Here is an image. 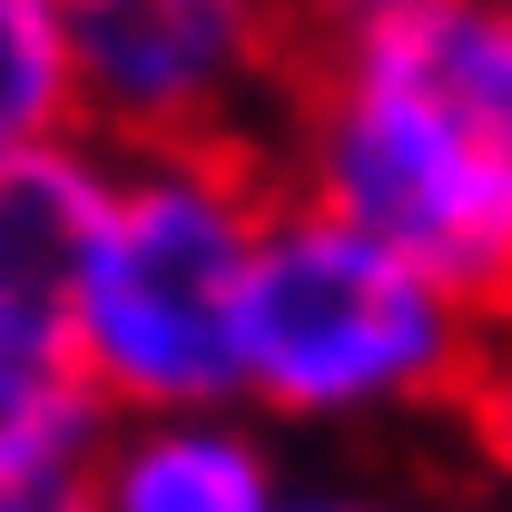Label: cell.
<instances>
[{"mask_svg":"<svg viewBox=\"0 0 512 512\" xmlns=\"http://www.w3.org/2000/svg\"><path fill=\"white\" fill-rule=\"evenodd\" d=\"M453 424H463V444L483 463V483L503 493L512 512V316L493 325V345H483V365H473V394L453 404Z\"/></svg>","mask_w":512,"mask_h":512,"instance_id":"9c48e42d","label":"cell"},{"mask_svg":"<svg viewBox=\"0 0 512 512\" xmlns=\"http://www.w3.org/2000/svg\"><path fill=\"white\" fill-rule=\"evenodd\" d=\"M79 128L148 148H276L306 79V0H60Z\"/></svg>","mask_w":512,"mask_h":512,"instance_id":"277c9868","label":"cell"},{"mask_svg":"<svg viewBox=\"0 0 512 512\" xmlns=\"http://www.w3.org/2000/svg\"><path fill=\"white\" fill-rule=\"evenodd\" d=\"M109 404L99 384L79 375V345L69 316H30V306H0V483H30V473H89L109 444Z\"/></svg>","mask_w":512,"mask_h":512,"instance_id":"52a82bcc","label":"cell"},{"mask_svg":"<svg viewBox=\"0 0 512 512\" xmlns=\"http://www.w3.org/2000/svg\"><path fill=\"white\" fill-rule=\"evenodd\" d=\"M266 158L286 197L414 256L473 316H512V20L493 0L316 50Z\"/></svg>","mask_w":512,"mask_h":512,"instance_id":"6da1fadb","label":"cell"},{"mask_svg":"<svg viewBox=\"0 0 512 512\" xmlns=\"http://www.w3.org/2000/svg\"><path fill=\"white\" fill-rule=\"evenodd\" d=\"M256 512H394V503H375V493H355V483H276Z\"/></svg>","mask_w":512,"mask_h":512,"instance_id":"7c38bea8","label":"cell"},{"mask_svg":"<svg viewBox=\"0 0 512 512\" xmlns=\"http://www.w3.org/2000/svg\"><path fill=\"white\" fill-rule=\"evenodd\" d=\"M286 178L266 148H148L119 158L99 237L69 296V345L99 404L247 414V286Z\"/></svg>","mask_w":512,"mask_h":512,"instance_id":"7a4b0ae2","label":"cell"},{"mask_svg":"<svg viewBox=\"0 0 512 512\" xmlns=\"http://www.w3.org/2000/svg\"><path fill=\"white\" fill-rule=\"evenodd\" d=\"M276 483L286 463L256 414H138L89 463L99 512H256Z\"/></svg>","mask_w":512,"mask_h":512,"instance_id":"5b68a950","label":"cell"},{"mask_svg":"<svg viewBox=\"0 0 512 512\" xmlns=\"http://www.w3.org/2000/svg\"><path fill=\"white\" fill-rule=\"evenodd\" d=\"M109 178H119V148H99L89 128L0 158V306L69 316L99 207H109Z\"/></svg>","mask_w":512,"mask_h":512,"instance_id":"8992f818","label":"cell"},{"mask_svg":"<svg viewBox=\"0 0 512 512\" xmlns=\"http://www.w3.org/2000/svg\"><path fill=\"white\" fill-rule=\"evenodd\" d=\"M493 316H473L444 276L384 237L325 217L306 197L276 207L247 286V414L266 434H355L414 424L473 394Z\"/></svg>","mask_w":512,"mask_h":512,"instance_id":"3957f363","label":"cell"},{"mask_svg":"<svg viewBox=\"0 0 512 512\" xmlns=\"http://www.w3.org/2000/svg\"><path fill=\"white\" fill-rule=\"evenodd\" d=\"M0 512H99L89 473H30V483H0Z\"/></svg>","mask_w":512,"mask_h":512,"instance_id":"8fae6325","label":"cell"},{"mask_svg":"<svg viewBox=\"0 0 512 512\" xmlns=\"http://www.w3.org/2000/svg\"><path fill=\"white\" fill-rule=\"evenodd\" d=\"M453 0H306V60L316 50H355V40H384V30H414Z\"/></svg>","mask_w":512,"mask_h":512,"instance_id":"30bf717a","label":"cell"},{"mask_svg":"<svg viewBox=\"0 0 512 512\" xmlns=\"http://www.w3.org/2000/svg\"><path fill=\"white\" fill-rule=\"evenodd\" d=\"M493 10H503V20H512V0H493Z\"/></svg>","mask_w":512,"mask_h":512,"instance_id":"4fadbf2b","label":"cell"},{"mask_svg":"<svg viewBox=\"0 0 512 512\" xmlns=\"http://www.w3.org/2000/svg\"><path fill=\"white\" fill-rule=\"evenodd\" d=\"M79 128V60L60 0H0V158Z\"/></svg>","mask_w":512,"mask_h":512,"instance_id":"ba28073f","label":"cell"}]
</instances>
